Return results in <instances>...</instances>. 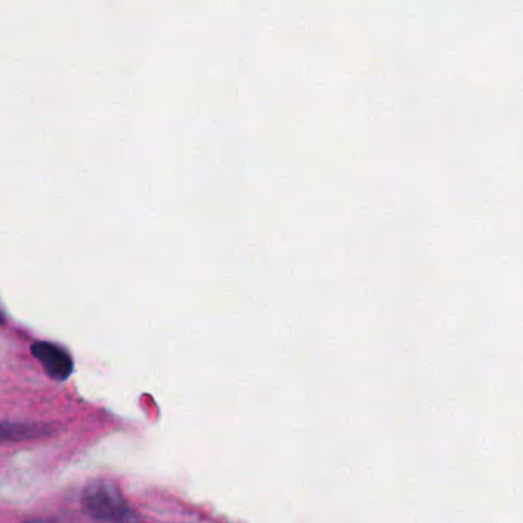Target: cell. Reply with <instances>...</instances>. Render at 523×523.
<instances>
[{
  "label": "cell",
  "mask_w": 523,
  "mask_h": 523,
  "mask_svg": "<svg viewBox=\"0 0 523 523\" xmlns=\"http://www.w3.org/2000/svg\"><path fill=\"white\" fill-rule=\"evenodd\" d=\"M51 428L24 422H0V442L30 441L50 435Z\"/></svg>",
  "instance_id": "cell-3"
},
{
  "label": "cell",
  "mask_w": 523,
  "mask_h": 523,
  "mask_svg": "<svg viewBox=\"0 0 523 523\" xmlns=\"http://www.w3.org/2000/svg\"><path fill=\"white\" fill-rule=\"evenodd\" d=\"M82 510L86 516L103 523H143L129 505L116 482L99 479L91 482L82 494Z\"/></svg>",
  "instance_id": "cell-1"
},
{
  "label": "cell",
  "mask_w": 523,
  "mask_h": 523,
  "mask_svg": "<svg viewBox=\"0 0 523 523\" xmlns=\"http://www.w3.org/2000/svg\"><path fill=\"white\" fill-rule=\"evenodd\" d=\"M33 355L39 359L45 372L54 381H66L74 370L73 359L65 350L50 343H36L33 346Z\"/></svg>",
  "instance_id": "cell-2"
}]
</instances>
